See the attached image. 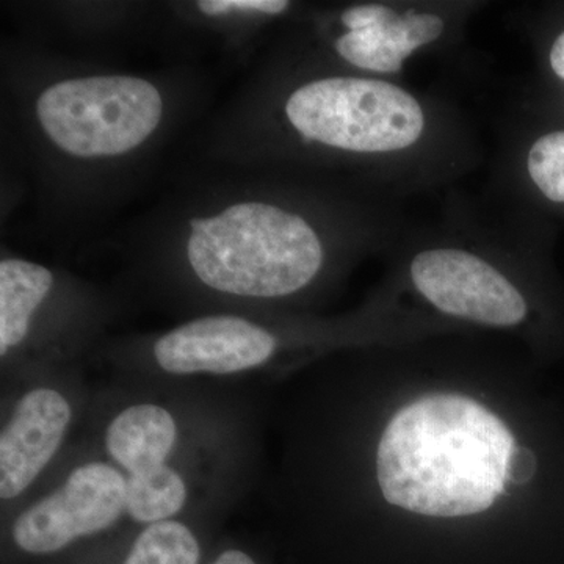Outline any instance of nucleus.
Returning a JSON list of instances; mask_svg holds the SVG:
<instances>
[{
	"label": "nucleus",
	"mask_w": 564,
	"mask_h": 564,
	"mask_svg": "<svg viewBox=\"0 0 564 564\" xmlns=\"http://www.w3.org/2000/svg\"><path fill=\"white\" fill-rule=\"evenodd\" d=\"M524 445L477 400L433 393L406 404L386 426L377 451L378 488L386 502L408 513L470 518L507 496Z\"/></svg>",
	"instance_id": "nucleus-1"
},
{
	"label": "nucleus",
	"mask_w": 564,
	"mask_h": 564,
	"mask_svg": "<svg viewBox=\"0 0 564 564\" xmlns=\"http://www.w3.org/2000/svg\"><path fill=\"white\" fill-rule=\"evenodd\" d=\"M184 256L210 291L272 300L306 289L325 263V243L313 223L281 204L248 199L195 218Z\"/></svg>",
	"instance_id": "nucleus-2"
},
{
	"label": "nucleus",
	"mask_w": 564,
	"mask_h": 564,
	"mask_svg": "<svg viewBox=\"0 0 564 564\" xmlns=\"http://www.w3.org/2000/svg\"><path fill=\"white\" fill-rule=\"evenodd\" d=\"M284 117L300 139L348 154H397L417 144L426 129L414 95L373 77L306 82L285 99Z\"/></svg>",
	"instance_id": "nucleus-3"
},
{
	"label": "nucleus",
	"mask_w": 564,
	"mask_h": 564,
	"mask_svg": "<svg viewBox=\"0 0 564 564\" xmlns=\"http://www.w3.org/2000/svg\"><path fill=\"white\" fill-rule=\"evenodd\" d=\"M163 98L152 82L124 74L73 77L36 99L40 128L54 147L79 159L129 154L154 135Z\"/></svg>",
	"instance_id": "nucleus-4"
},
{
	"label": "nucleus",
	"mask_w": 564,
	"mask_h": 564,
	"mask_svg": "<svg viewBox=\"0 0 564 564\" xmlns=\"http://www.w3.org/2000/svg\"><path fill=\"white\" fill-rule=\"evenodd\" d=\"M410 278L419 295L451 317L491 328H518L538 311L564 333V318L530 302L488 259L466 248L419 251L410 263Z\"/></svg>",
	"instance_id": "nucleus-5"
},
{
	"label": "nucleus",
	"mask_w": 564,
	"mask_h": 564,
	"mask_svg": "<svg viewBox=\"0 0 564 564\" xmlns=\"http://www.w3.org/2000/svg\"><path fill=\"white\" fill-rule=\"evenodd\" d=\"M126 477L109 463L76 467L65 484L18 516L13 540L21 551L47 555L104 532L126 513Z\"/></svg>",
	"instance_id": "nucleus-6"
},
{
	"label": "nucleus",
	"mask_w": 564,
	"mask_h": 564,
	"mask_svg": "<svg viewBox=\"0 0 564 564\" xmlns=\"http://www.w3.org/2000/svg\"><path fill=\"white\" fill-rule=\"evenodd\" d=\"M278 343L261 325L237 315H207L159 337L154 358L172 375H232L269 362Z\"/></svg>",
	"instance_id": "nucleus-7"
},
{
	"label": "nucleus",
	"mask_w": 564,
	"mask_h": 564,
	"mask_svg": "<svg viewBox=\"0 0 564 564\" xmlns=\"http://www.w3.org/2000/svg\"><path fill=\"white\" fill-rule=\"evenodd\" d=\"M73 411L63 393L36 388L21 397L0 434V497H20L65 440Z\"/></svg>",
	"instance_id": "nucleus-8"
},
{
	"label": "nucleus",
	"mask_w": 564,
	"mask_h": 564,
	"mask_svg": "<svg viewBox=\"0 0 564 564\" xmlns=\"http://www.w3.org/2000/svg\"><path fill=\"white\" fill-rule=\"evenodd\" d=\"M176 443V421L165 408L154 403L126 408L106 430L107 452L128 473V481L169 473V458Z\"/></svg>",
	"instance_id": "nucleus-9"
},
{
	"label": "nucleus",
	"mask_w": 564,
	"mask_h": 564,
	"mask_svg": "<svg viewBox=\"0 0 564 564\" xmlns=\"http://www.w3.org/2000/svg\"><path fill=\"white\" fill-rule=\"evenodd\" d=\"M54 274L40 263L6 258L0 262V355L7 358L29 333L33 315L54 288Z\"/></svg>",
	"instance_id": "nucleus-10"
},
{
	"label": "nucleus",
	"mask_w": 564,
	"mask_h": 564,
	"mask_svg": "<svg viewBox=\"0 0 564 564\" xmlns=\"http://www.w3.org/2000/svg\"><path fill=\"white\" fill-rule=\"evenodd\" d=\"M524 176L545 210L564 215V126L545 121L529 140Z\"/></svg>",
	"instance_id": "nucleus-11"
},
{
	"label": "nucleus",
	"mask_w": 564,
	"mask_h": 564,
	"mask_svg": "<svg viewBox=\"0 0 564 564\" xmlns=\"http://www.w3.org/2000/svg\"><path fill=\"white\" fill-rule=\"evenodd\" d=\"M202 556L195 533L182 522L147 525L122 564H198Z\"/></svg>",
	"instance_id": "nucleus-12"
},
{
	"label": "nucleus",
	"mask_w": 564,
	"mask_h": 564,
	"mask_svg": "<svg viewBox=\"0 0 564 564\" xmlns=\"http://www.w3.org/2000/svg\"><path fill=\"white\" fill-rule=\"evenodd\" d=\"M388 22L361 31H344L334 40V50L352 68L378 74L400 73L406 58L389 40Z\"/></svg>",
	"instance_id": "nucleus-13"
},
{
	"label": "nucleus",
	"mask_w": 564,
	"mask_h": 564,
	"mask_svg": "<svg viewBox=\"0 0 564 564\" xmlns=\"http://www.w3.org/2000/svg\"><path fill=\"white\" fill-rule=\"evenodd\" d=\"M444 18L426 11L397 13V17L386 24L389 40L395 44L397 50L402 52L404 58L410 57L421 47L433 44L444 35Z\"/></svg>",
	"instance_id": "nucleus-14"
},
{
	"label": "nucleus",
	"mask_w": 564,
	"mask_h": 564,
	"mask_svg": "<svg viewBox=\"0 0 564 564\" xmlns=\"http://www.w3.org/2000/svg\"><path fill=\"white\" fill-rule=\"evenodd\" d=\"M291 7L285 0H202L196 9L206 17H231V14H263L278 17Z\"/></svg>",
	"instance_id": "nucleus-15"
},
{
	"label": "nucleus",
	"mask_w": 564,
	"mask_h": 564,
	"mask_svg": "<svg viewBox=\"0 0 564 564\" xmlns=\"http://www.w3.org/2000/svg\"><path fill=\"white\" fill-rule=\"evenodd\" d=\"M395 9L384 3H364V6L350 7L340 14V24L344 31H361V29L373 28L383 24L397 17Z\"/></svg>",
	"instance_id": "nucleus-16"
},
{
	"label": "nucleus",
	"mask_w": 564,
	"mask_h": 564,
	"mask_svg": "<svg viewBox=\"0 0 564 564\" xmlns=\"http://www.w3.org/2000/svg\"><path fill=\"white\" fill-rule=\"evenodd\" d=\"M212 564H256L250 555L245 554L242 551H226L223 552L217 560Z\"/></svg>",
	"instance_id": "nucleus-17"
}]
</instances>
